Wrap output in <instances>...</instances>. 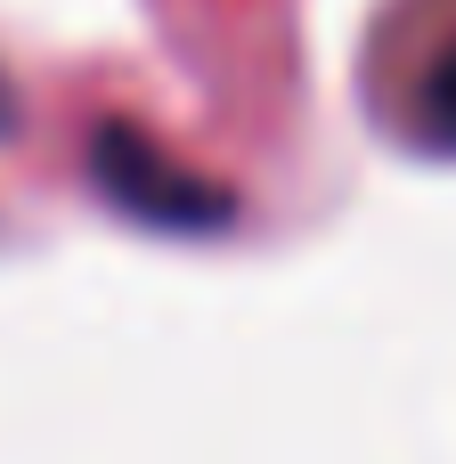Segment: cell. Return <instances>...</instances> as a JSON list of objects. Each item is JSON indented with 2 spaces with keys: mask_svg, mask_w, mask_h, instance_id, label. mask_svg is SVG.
<instances>
[{
  "mask_svg": "<svg viewBox=\"0 0 456 464\" xmlns=\"http://www.w3.org/2000/svg\"><path fill=\"white\" fill-rule=\"evenodd\" d=\"M408 114H416V130L432 147H456V16L432 33L424 65L408 73Z\"/></svg>",
  "mask_w": 456,
  "mask_h": 464,
  "instance_id": "1",
  "label": "cell"
}]
</instances>
